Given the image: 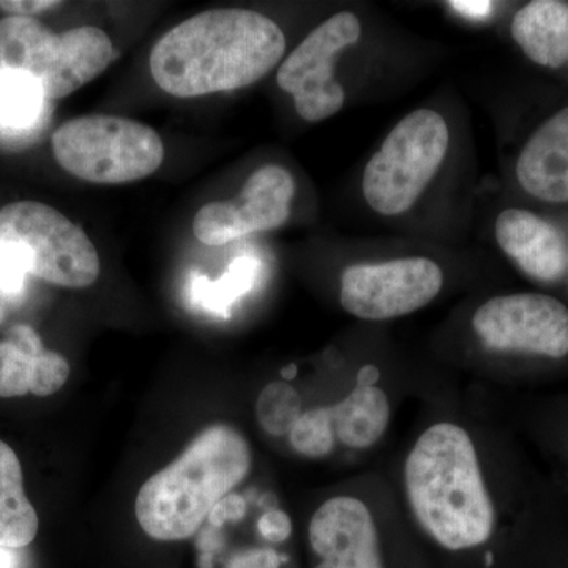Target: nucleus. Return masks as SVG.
I'll use <instances>...</instances> for the list:
<instances>
[{
	"label": "nucleus",
	"mask_w": 568,
	"mask_h": 568,
	"mask_svg": "<svg viewBox=\"0 0 568 568\" xmlns=\"http://www.w3.org/2000/svg\"><path fill=\"white\" fill-rule=\"evenodd\" d=\"M284 51L286 39L271 18L246 9H213L164 33L149 67L164 92L193 99L263 80Z\"/></svg>",
	"instance_id": "obj_2"
},
{
	"label": "nucleus",
	"mask_w": 568,
	"mask_h": 568,
	"mask_svg": "<svg viewBox=\"0 0 568 568\" xmlns=\"http://www.w3.org/2000/svg\"><path fill=\"white\" fill-rule=\"evenodd\" d=\"M246 515V503L244 497L234 495L224 496L219 500L215 507L212 508L207 521L215 528H222L227 521H241Z\"/></svg>",
	"instance_id": "obj_25"
},
{
	"label": "nucleus",
	"mask_w": 568,
	"mask_h": 568,
	"mask_svg": "<svg viewBox=\"0 0 568 568\" xmlns=\"http://www.w3.org/2000/svg\"><path fill=\"white\" fill-rule=\"evenodd\" d=\"M511 36L537 65L562 69L568 65V3L534 0L515 14Z\"/></svg>",
	"instance_id": "obj_16"
},
{
	"label": "nucleus",
	"mask_w": 568,
	"mask_h": 568,
	"mask_svg": "<svg viewBox=\"0 0 568 568\" xmlns=\"http://www.w3.org/2000/svg\"><path fill=\"white\" fill-rule=\"evenodd\" d=\"M0 253L26 274L82 290L97 282L100 257L88 234L51 205L20 201L0 209Z\"/></svg>",
	"instance_id": "obj_5"
},
{
	"label": "nucleus",
	"mask_w": 568,
	"mask_h": 568,
	"mask_svg": "<svg viewBox=\"0 0 568 568\" xmlns=\"http://www.w3.org/2000/svg\"><path fill=\"white\" fill-rule=\"evenodd\" d=\"M302 398L291 384L283 381L267 384L256 399V418L267 435L290 436L302 416Z\"/></svg>",
	"instance_id": "obj_21"
},
{
	"label": "nucleus",
	"mask_w": 568,
	"mask_h": 568,
	"mask_svg": "<svg viewBox=\"0 0 568 568\" xmlns=\"http://www.w3.org/2000/svg\"><path fill=\"white\" fill-rule=\"evenodd\" d=\"M52 152L81 181L119 185L141 181L162 166L164 145L151 126L114 115H85L52 134Z\"/></svg>",
	"instance_id": "obj_6"
},
{
	"label": "nucleus",
	"mask_w": 568,
	"mask_h": 568,
	"mask_svg": "<svg viewBox=\"0 0 568 568\" xmlns=\"http://www.w3.org/2000/svg\"><path fill=\"white\" fill-rule=\"evenodd\" d=\"M252 465V447L241 432L224 424L209 426L138 491L134 510L141 529L159 541L194 536L219 500L245 480Z\"/></svg>",
	"instance_id": "obj_3"
},
{
	"label": "nucleus",
	"mask_w": 568,
	"mask_h": 568,
	"mask_svg": "<svg viewBox=\"0 0 568 568\" xmlns=\"http://www.w3.org/2000/svg\"><path fill=\"white\" fill-rule=\"evenodd\" d=\"M361 36L358 18L342 11L310 33L280 67L276 82L294 97L295 110L304 121L321 122L342 110L345 89L335 80V61Z\"/></svg>",
	"instance_id": "obj_8"
},
{
	"label": "nucleus",
	"mask_w": 568,
	"mask_h": 568,
	"mask_svg": "<svg viewBox=\"0 0 568 568\" xmlns=\"http://www.w3.org/2000/svg\"><path fill=\"white\" fill-rule=\"evenodd\" d=\"M521 189L545 203H568V106L541 123L517 162Z\"/></svg>",
	"instance_id": "obj_15"
},
{
	"label": "nucleus",
	"mask_w": 568,
	"mask_h": 568,
	"mask_svg": "<svg viewBox=\"0 0 568 568\" xmlns=\"http://www.w3.org/2000/svg\"><path fill=\"white\" fill-rule=\"evenodd\" d=\"M448 142L447 123L436 111L406 115L366 164L362 189L369 207L386 216L409 211L439 171Z\"/></svg>",
	"instance_id": "obj_7"
},
{
	"label": "nucleus",
	"mask_w": 568,
	"mask_h": 568,
	"mask_svg": "<svg viewBox=\"0 0 568 568\" xmlns=\"http://www.w3.org/2000/svg\"><path fill=\"white\" fill-rule=\"evenodd\" d=\"M450 6L455 10L463 11L466 14H474V17H480V14L487 13L491 3L489 2H450Z\"/></svg>",
	"instance_id": "obj_27"
},
{
	"label": "nucleus",
	"mask_w": 568,
	"mask_h": 568,
	"mask_svg": "<svg viewBox=\"0 0 568 568\" xmlns=\"http://www.w3.org/2000/svg\"><path fill=\"white\" fill-rule=\"evenodd\" d=\"M295 183L290 171L267 164L250 175L242 192L230 201L205 204L193 220V233L205 245H224L287 222Z\"/></svg>",
	"instance_id": "obj_11"
},
{
	"label": "nucleus",
	"mask_w": 568,
	"mask_h": 568,
	"mask_svg": "<svg viewBox=\"0 0 568 568\" xmlns=\"http://www.w3.org/2000/svg\"><path fill=\"white\" fill-rule=\"evenodd\" d=\"M473 328L481 345L495 353L568 355V308L551 295H497L478 306Z\"/></svg>",
	"instance_id": "obj_10"
},
{
	"label": "nucleus",
	"mask_w": 568,
	"mask_h": 568,
	"mask_svg": "<svg viewBox=\"0 0 568 568\" xmlns=\"http://www.w3.org/2000/svg\"><path fill=\"white\" fill-rule=\"evenodd\" d=\"M44 102L43 91L32 78L0 74V122L18 129L32 125Z\"/></svg>",
	"instance_id": "obj_20"
},
{
	"label": "nucleus",
	"mask_w": 568,
	"mask_h": 568,
	"mask_svg": "<svg viewBox=\"0 0 568 568\" xmlns=\"http://www.w3.org/2000/svg\"><path fill=\"white\" fill-rule=\"evenodd\" d=\"M313 568H392L379 521L355 495L328 497L308 525Z\"/></svg>",
	"instance_id": "obj_12"
},
{
	"label": "nucleus",
	"mask_w": 568,
	"mask_h": 568,
	"mask_svg": "<svg viewBox=\"0 0 568 568\" xmlns=\"http://www.w3.org/2000/svg\"><path fill=\"white\" fill-rule=\"evenodd\" d=\"M407 508L422 536L452 559L495 566V499L474 436L457 422L426 426L403 465Z\"/></svg>",
	"instance_id": "obj_1"
},
{
	"label": "nucleus",
	"mask_w": 568,
	"mask_h": 568,
	"mask_svg": "<svg viewBox=\"0 0 568 568\" xmlns=\"http://www.w3.org/2000/svg\"><path fill=\"white\" fill-rule=\"evenodd\" d=\"M328 410L336 440L351 450L375 447L390 426V398L372 383L358 384Z\"/></svg>",
	"instance_id": "obj_17"
},
{
	"label": "nucleus",
	"mask_w": 568,
	"mask_h": 568,
	"mask_svg": "<svg viewBox=\"0 0 568 568\" xmlns=\"http://www.w3.org/2000/svg\"><path fill=\"white\" fill-rule=\"evenodd\" d=\"M283 558L272 548H246L234 552L226 568H282Z\"/></svg>",
	"instance_id": "obj_23"
},
{
	"label": "nucleus",
	"mask_w": 568,
	"mask_h": 568,
	"mask_svg": "<svg viewBox=\"0 0 568 568\" xmlns=\"http://www.w3.org/2000/svg\"><path fill=\"white\" fill-rule=\"evenodd\" d=\"M61 6L55 0H0V11L14 18H33Z\"/></svg>",
	"instance_id": "obj_26"
},
{
	"label": "nucleus",
	"mask_w": 568,
	"mask_h": 568,
	"mask_svg": "<svg viewBox=\"0 0 568 568\" xmlns=\"http://www.w3.org/2000/svg\"><path fill=\"white\" fill-rule=\"evenodd\" d=\"M496 241L515 264L537 282H559L567 272L566 239L555 224L523 209L497 216Z\"/></svg>",
	"instance_id": "obj_14"
},
{
	"label": "nucleus",
	"mask_w": 568,
	"mask_h": 568,
	"mask_svg": "<svg viewBox=\"0 0 568 568\" xmlns=\"http://www.w3.org/2000/svg\"><path fill=\"white\" fill-rule=\"evenodd\" d=\"M256 275L254 261L250 257H241L230 265V271L216 282H211L207 276H197L193 283V298L197 305L207 312L223 317L230 316L231 305L241 295L252 290Z\"/></svg>",
	"instance_id": "obj_19"
},
{
	"label": "nucleus",
	"mask_w": 568,
	"mask_h": 568,
	"mask_svg": "<svg viewBox=\"0 0 568 568\" xmlns=\"http://www.w3.org/2000/svg\"><path fill=\"white\" fill-rule=\"evenodd\" d=\"M70 372L69 361L48 351L31 325H13L0 342V398L58 394Z\"/></svg>",
	"instance_id": "obj_13"
},
{
	"label": "nucleus",
	"mask_w": 568,
	"mask_h": 568,
	"mask_svg": "<svg viewBox=\"0 0 568 568\" xmlns=\"http://www.w3.org/2000/svg\"><path fill=\"white\" fill-rule=\"evenodd\" d=\"M17 558L13 549L0 548V568H14Z\"/></svg>",
	"instance_id": "obj_28"
},
{
	"label": "nucleus",
	"mask_w": 568,
	"mask_h": 568,
	"mask_svg": "<svg viewBox=\"0 0 568 568\" xmlns=\"http://www.w3.org/2000/svg\"><path fill=\"white\" fill-rule=\"evenodd\" d=\"M3 317H6V312H3L2 306H0V324L3 323Z\"/></svg>",
	"instance_id": "obj_29"
},
{
	"label": "nucleus",
	"mask_w": 568,
	"mask_h": 568,
	"mask_svg": "<svg viewBox=\"0 0 568 568\" xmlns=\"http://www.w3.org/2000/svg\"><path fill=\"white\" fill-rule=\"evenodd\" d=\"M114 59L110 37L84 28L55 33L36 18L0 20V74H24L44 99H65L108 69Z\"/></svg>",
	"instance_id": "obj_4"
},
{
	"label": "nucleus",
	"mask_w": 568,
	"mask_h": 568,
	"mask_svg": "<svg viewBox=\"0 0 568 568\" xmlns=\"http://www.w3.org/2000/svg\"><path fill=\"white\" fill-rule=\"evenodd\" d=\"M443 284V271L428 257L355 264L343 272L339 304L358 320H395L435 301Z\"/></svg>",
	"instance_id": "obj_9"
},
{
	"label": "nucleus",
	"mask_w": 568,
	"mask_h": 568,
	"mask_svg": "<svg viewBox=\"0 0 568 568\" xmlns=\"http://www.w3.org/2000/svg\"><path fill=\"white\" fill-rule=\"evenodd\" d=\"M290 444L306 458H324L334 452L336 437L328 406L306 409L290 433Z\"/></svg>",
	"instance_id": "obj_22"
},
{
	"label": "nucleus",
	"mask_w": 568,
	"mask_h": 568,
	"mask_svg": "<svg viewBox=\"0 0 568 568\" xmlns=\"http://www.w3.org/2000/svg\"><path fill=\"white\" fill-rule=\"evenodd\" d=\"M39 534V515L24 491L17 452L0 440V548L29 547Z\"/></svg>",
	"instance_id": "obj_18"
},
{
	"label": "nucleus",
	"mask_w": 568,
	"mask_h": 568,
	"mask_svg": "<svg viewBox=\"0 0 568 568\" xmlns=\"http://www.w3.org/2000/svg\"><path fill=\"white\" fill-rule=\"evenodd\" d=\"M257 530L264 540L283 544L293 534V521L283 510H268L257 521Z\"/></svg>",
	"instance_id": "obj_24"
}]
</instances>
